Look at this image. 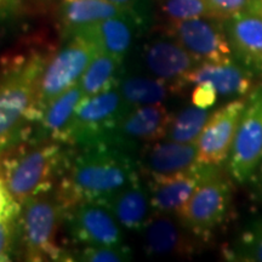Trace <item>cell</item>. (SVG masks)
<instances>
[{
	"mask_svg": "<svg viewBox=\"0 0 262 262\" xmlns=\"http://www.w3.org/2000/svg\"><path fill=\"white\" fill-rule=\"evenodd\" d=\"M78 148L72 159L67 158L56 189L67 212L81 202H107L139 179L134 153L112 140Z\"/></svg>",
	"mask_w": 262,
	"mask_h": 262,
	"instance_id": "6da1fadb",
	"label": "cell"
},
{
	"mask_svg": "<svg viewBox=\"0 0 262 262\" xmlns=\"http://www.w3.org/2000/svg\"><path fill=\"white\" fill-rule=\"evenodd\" d=\"M31 51L12 56L0 72V155L26 140L37 123L39 81L51 54Z\"/></svg>",
	"mask_w": 262,
	"mask_h": 262,
	"instance_id": "7a4b0ae2",
	"label": "cell"
},
{
	"mask_svg": "<svg viewBox=\"0 0 262 262\" xmlns=\"http://www.w3.org/2000/svg\"><path fill=\"white\" fill-rule=\"evenodd\" d=\"M16 149L3 162V183L17 204L52 189L62 175L67 157L62 143L50 140L16 145Z\"/></svg>",
	"mask_w": 262,
	"mask_h": 262,
	"instance_id": "3957f363",
	"label": "cell"
},
{
	"mask_svg": "<svg viewBox=\"0 0 262 262\" xmlns=\"http://www.w3.org/2000/svg\"><path fill=\"white\" fill-rule=\"evenodd\" d=\"M18 227L28 261L64 260V250L56 243L61 221L67 215L56 191L40 193L22 204Z\"/></svg>",
	"mask_w": 262,
	"mask_h": 262,
	"instance_id": "277c9868",
	"label": "cell"
},
{
	"mask_svg": "<svg viewBox=\"0 0 262 262\" xmlns=\"http://www.w3.org/2000/svg\"><path fill=\"white\" fill-rule=\"evenodd\" d=\"M232 182L217 171L196 187L176 217L195 238L208 242L227 220L232 204Z\"/></svg>",
	"mask_w": 262,
	"mask_h": 262,
	"instance_id": "5b68a950",
	"label": "cell"
},
{
	"mask_svg": "<svg viewBox=\"0 0 262 262\" xmlns=\"http://www.w3.org/2000/svg\"><path fill=\"white\" fill-rule=\"evenodd\" d=\"M68 38L70 40L64 47L50 55L42 70L37 101L38 120L45 107L54 98L80 80L98 52L89 39L78 34L68 35Z\"/></svg>",
	"mask_w": 262,
	"mask_h": 262,
	"instance_id": "8992f818",
	"label": "cell"
},
{
	"mask_svg": "<svg viewBox=\"0 0 262 262\" xmlns=\"http://www.w3.org/2000/svg\"><path fill=\"white\" fill-rule=\"evenodd\" d=\"M130 110L118 86L84 97L75 112L68 145L80 147L110 141Z\"/></svg>",
	"mask_w": 262,
	"mask_h": 262,
	"instance_id": "52a82bcc",
	"label": "cell"
},
{
	"mask_svg": "<svg viewBox=\"0 0 262 262\" xmlns=\"http://www.w3.org/2000/svg\"><path fill=\"white\" fill-rule=\"evenodd\" d=\"M262 163V83L247 97L228 156V172L238 183L253 178Z\"/></svg>",
	"mask_w": 262,
	"mask_h": 262,
	"instance_id": "ba28073f",
	"label": "cell"
},
{
	"mask_svg": "<svg viewBox=\"0 0 262 262\" xmlns=\"http://www.w3.org/2000/svg\"><path fill=\"white\" fill-rule=\"evenodd\" d=\"M164 34L175 39L201 63L233 60L225 21L221 19L198 17L170 22L164 26Z\"/></svg>",
	"mask_w": 262,
	"mask_h": 262,
	"instance_id": "9c48e42d",
	"label": "cell"
},
{
	"mask_svg": "<svg viewBox=\"0 0 262 262\" xmlns=\"http://www.w3.org/2000/svg\"><path fill=\"white\" fill-rule=\"evenodd\" d=\"M68 228L75 243L85 247L117 245L124 242L122 226L103 202L86 201L67 212Z\"/></svg>",
	"mask_w": 262,
	"mask_h": 262,
	"instance_id": "30bf717a",
	"label": "cell"
},
{
	"mask_svg": "<svg viewBox=\"0 0 262 262\" xmlns=\"http://www.w3.org/2000/svg\"><path fill=\"white\" fill-rule=\"evenodd\" d=\"M199 63L181 44L166 34L147 41L141 51V64L146 74L171 84L179 93L187 86L186 78Z\"/></svg>",
	"mask_w": 262,
	"mask_h": 262,
	"instance_id": "8fae6325",
	"label": "cell"
},
{
	"mask_svg": "<svg viewBox=\"0 0 262 262\" xmlns=\"http://www.w3.org/2000/svg\"><path fill=\"white\" fill-rule=\"evenodd\" d=\"M247 97H237L215 111L196 141L198 163L219 165L228 159Z\"/></svg>",
	"mask_w": 262,
	"mask_h": 262,
	"instance_id": "7c38bea8",
	"label": "cell"
},
{
	"mask_svg": "<svg viewBox=\"0 0 262 262\" xmlns=\"http://www.w3.org/2000/svg\"><path fill=\"white\" fill-rule=\"evenodd\" d=\"M172 117L162 102L134 107L124 116L112 140L134 153L139 145L149 146L165 139Z\"/></svg>",
	"mask_w": 262,
	"mask_h": 262,
	"instance_id": "4fadbf2b",
	"label": "cell"
},
{
	"mask_svg": "<svg viewBox=\"0 0 262 262\" xmlns=\"http://www.w3.org/2000/svg\"><path fill=\"white\" fill-rule=\"evenodd\" d=\"M220 171L219 165L196 163L187 171L149 179L148 188L153 214L176 215L201 183Z\"/></svg>",
	"mask_w": 262,
	"mask_h": 262,
	"instance_id": "5bb4252c",
	"label": "cell"
},
{
	"mask_svg": "<svg viewBox=\"0 0 262 262\" xmlns=\"http://www.w3.org/2000/svg\"><path fill=\"white\" fill-rule=\"evenodd\" d=\"M143 25L145 17L142 11H135L81 27L68 35H81L89 39L100 52L124 61L129 55L137 33Z\"/></svg>",
	"mask_w": 262,
	"mask_h": 262,
	"instance_id": "9a60e30c",
	"label": "cell"
},
{
	"mask_svg": "<svg viewBox=\"0 0 262 262\" xmlns=\"http://www.w3.org/2000/svg\"><path fill=\"white\" fill-rule=\"evenodd\" d=\"M143 249L149 256L189 257L198 250V238L183 227L179 219L153 214L142 228Z\"/></svg>",
	"mask_w": 262,
	"mask_h": 262,
	"instance_id": "2e32d148",
	"label": "cell"
},
{
	"mask_svg": "<svg viewBox=\"0 0 262 262\" xmlns=\"http://www.w3.org/2000/svg\"><path fill=\"white\" fill-rule=\"evenodd\" d=\"M225 29L233 56L254 75L262 77V18L243 11L226 19Z\"/></svg>",
	"mask_w": 262,
	"mask_h": 262,
	"instance_id": "e0dca14e",
	"label": "cell"
},
{
	"mask_svg": "<svg viewBox=\"0 0 262 262\" xmlns=\"http://www.w3.org/2000/svg\"><path fill=\"white\" fill-rule=\"evenodd\" d=\"M254 77L243 64L233 60L203 62L187 75L186 84L206 83L214 86L219 96L244 97L254 89Z\"/></svg>",
	"mask_w": 262,
	"mask_h": 262,
	"instance_id": "ac0fdd59",
	"label": "cell"
},
{
	"mask_svg": "<svg viewBox=\"0 0 262 262\" xmlns=\"http://www.w3.org/2000/svg\"><path fill=\"white\" fill-rule=\"evenodd\" d=\"M198 163V146L166 140L147 146L141 159V169L149 179L187 171Z\"/></svg>",
	"mask_w": 262,
	"mask_h": 262,
	"instance_id": "d6986e66",
	"label": "cell"
},
{
	"mask_svg": "<svg viewBox=\"0 0 262 262\" xmlns=\"http://www.w3.org/2000/svg\"><path fill=\"white\" fill-rule=\"evenodd\" d=\"M84 97V91L78 81L60 96L54 98L42 111L37 122V134L33 140H50L62 145L68 143L75 112Z\"/></svg>",
	"mask_w": 262,
	"mask_h": 262,
	"instance_id": "ffe728a7",
	"label": "cell"
},
{
	"mask_svg": "<svg viewBox=\"0 0 262 262\" xmlns=\"http://www.w3.org/2000/svg\"><path fill=\"white\" fill-rule=\"evenodd\" d=\"M123 228L141 232L153 215L149 188L140 179L131 182L104 202Z\"/></svg>",
	"mask_w": 262,
	"mask_h": 262,
	"instance_id": "44dd1931",
	"label": "cell"
},
{
	"mask_svg": "<svg viewBox=\"0 0 262 262\" xmlns=\"http://www.w3.org/2000/svg\"><path fill=\"white\" fill-rule=\"evenodd\" d=\"M135 11L141 10L124 8L106 0H63L61 8V22L66 35H68L81 27Z\"/></svg>",
	"mask_w": 262,
	"mask_h": 262,
	"instance_id": "7402d4cb",
	"label": "cell"
},
{
	"mask_svg": "<svg viewBox=\"0 0 262 262\" xmlns=\"http://www.w3.org/2000/svg\"><path fill=\"white\" fill-rule=\"evenodd\" d=\"M118 89L130 108L143 104L160 103L170 95L179 93L175 86L146 73L123 72Z\"/></svg>",
	"mask_w": 262,
	"mask_h": 262,
	"instance_id": "603a6c76",
	"label": "cell"
},
{
	"mask_svg": "<svg viewBox=\"0 0 262 262\" xmlns=\"http://www.w3.org/2000/svg\"><path fill=\"white\" fill-rule=\"evenodd\" d=\"M123 62L119 58L98 51L79 80L85 97L117 86L124 72Z\"/></svg>",
	"mask_w": 262,
	"mask_h": 262,
	"instance_id": "cb8c5ba5",
	"label": "cell"
},
{
	"mask_svg": "<svg viewBox=\"0 0 262 262\" xmlns=\"http://www.w3.org/2000/svg\"><path fill=\"white\" fill-rule=\"evenodd\" d=\"M210 116L209 110L194 104L183 108L172 117L166 139L181 143L196 142Z\"/></svg>",
	"mask_w": 262,
	"mask_h": 262,
	"instance_id": "d4e9b609",
	"label": "cell"
},
{
	"mask_svg": "<svg viewBox=\"0 0 262 262\" xmlns=\"http://www.w3.org/2000/svg\"><path fill=\"white\" fill-rule=\"evenodd\" d=\"M158 8L166 24L198 17L217 18L209 0H158Z\"/></svg>",
	"mask_w": 262,
	"mask_h": 262,
	"instance_id": "484cf974",
	"label": "cell"
},
{
	"mask_svg": "<svg viewBox=\"0 0 262 262\" xmlns=\"http://www.w3.org/2000/svg\"><path fill=\"white\" fill-rule=\"evenodd\" d=\"M225 256L232 261L262 262V219L251 222L242 232L233 247L226 250Z\"/></svg>",
	"mask_w": 262,
	"mask_h": 262,
	"instance_id": "4316f807",
	"label": "cell"
},
{
	"mask_svg": "<svg viewBox=\"0 0 262 262\" xmlns=\"http://www.w3.org/2000/svg\"><path fill=\"white\" fill-rule=\"evenodd\" d=\"M133 253L127 245H98L85 247L78 255L77 260L86 262H122L130 261Z\"/></svg>",
	"mask_w": 262,
	"mask_h": 262,
	"instance_id": "83f0119b",
	"label": "cell"
},
{
	"mask_svg": "<svg viewBox=\"0 0 262 262\" xmlns=\"http://www.w3.org/2000/svg\"><path fill=\"white\" fill-rule=\"evenodd\" d=\"M18 210L5 212L0 216V261H9L11 257L12 248H14L16 221L19 216Z\"/></svg>",
	"mask_w": 262,
	"mask_h": 262,
	"instance_id": "f1b7e54d",
	"label": "cell"
},
{
	"mask_svg": "<svg viewBox=\"0 0 262 262\" xmlns=\"http://www.w3.org/2000/svg\"><path fill=\"white\" fill-rule=\"evenodd\" d=\"M219 19L233 17L243 11H248L251 0H209Z\"/></svg>",
	"mask_w": 262,
	"mask_h": 262,
	"instance_id": "f546056e",
	"label": "cell"
},
{
	"mask_svg": "<svg viewBox=\"0 0 262 262\" xmlns=\"http://www.w3.org/2000/svg\"><path fill=\"white\" fill-rule=\"evenodd\" d=\"M219 94L216 93L214 86L210 84L202 83L196 84L192 93V102L194 106L205 108V110H209V108L212 107L215 104L216 101H217Z\"/></svg>",
	"mask_w": 262,
	"mask_h": 262,
	"instance_id": "4dcf8cb0",
	"label": "cell"
},
{
	"mask_svg": "<svg viewBox=\"0 0 262 262\" xmlns=\"http://www.w3.org/2000/svg\"><path fill=\"white\" fill-rule=\"evenodd\" d=\"M21 6V0H0V22L11 18Z\"/></svg>",
	"mask_w": 262,
	"mask_h": 262,
	"instance_id": "1f68e13d",
	"label": "cell"
},
{
	"mask_svg": "<svg viewBox=\"0 0 262 262\" xmlns=\"http://www.w3.org/2000/svg\"><path fill=\"white\" fill-rule=\"evenodd\" d=\"M106 2L113 3V4L124 6V8H131V9H139L140 0H106Z\"/></svg>",
	"mask_w": 262,
	"mask_h": 262,
	"instance_id": "d6a6232c",
	"label": "cell"
},
{
	"mask_svg": "<svg viewBox=\"0 0 262 262\" xmlns=\"http://www.w3.org/2000/svg\"><path fill=\"white\" fill-rule=\"evenodd\" d=\"M248 11L254 12L262 18V0H251Z\"/></svg>",
	"mask_w": 262,
	"mask_h": 262,
	"instance_id": "836d02e7",
	"label": "cell"
},
{
	"mask_svg": "<svg viewBox=\"0 0 262 262\" xmlns=\"http://www.w3.org/2000/svg\"><path fill=\"white\" fill-rule=\"evenodd\" d=\"M258 178H260V186H261V188H262V163H261L260 172H258Z\"/></svg>",
	"mask_w": 262,
	"mask_h": 262,
	"instance_id": "e575fe53",
	"label": "cell"
}]
</instances>
